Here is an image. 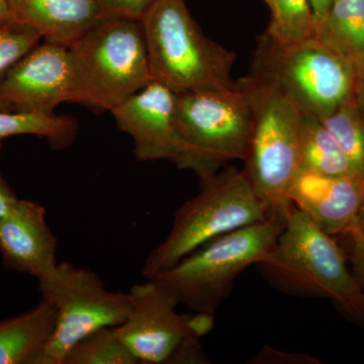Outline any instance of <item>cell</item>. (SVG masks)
<instances>
[{
    "label": "cell",
    "instance_id": "obj_1",
    "mask_svg": "<svg viewBox=\"0 0 364 364\" xmlns=\"http://www.w3.org/2000/svg\"><path fill=\"white\" fill-rule=\"evenodd\" d=\"M250 107L251 136L245 172L268 218L287 220L289 191L301 166L306 112L274 79L251 69L237 81Z\"/></svg>",
    "mask_w": 364,
    "mask_h": 364
},
{
    "label": "cell",
    "instance_id": "obj_2",
    "mask_svg": "<svg viewBox=\"0 0 364 364\" xmlns=\"http://www.w3.org/2000/svg\"><path fill=\"white\" fill-rule=\"evenodd\" d=\"M255 267L282 293L330 299L345 317L364 325V294L343 249L294 205L272 251Z\"/></svg>",
    "mask_w": 364,
    "mask_h": 364
},
{
    "label": "cell",
    "instance_id": "obj_3",
    "mask_svg": "<svg viewBox=\"0 0 364 364\" xmlns=\"http://www.w3.org/2000/svg\"><path fill=\"white\" fill-rule=\"evenodd\" d=\"M140 21L153 80L176 93L236 87V54L208 39L184 0H156Z\"/></svg>",
    "mask_w": 364,
    "mask_h": 364
},
{
    "label": "cell",
    "instance_id": "obj_4",
    "mask_svg": "<svg viewBox=\"0 0 364 364\" xmlns=\"http://www.w3.org/2000/svg\"><path fill=\"white\" fill-rule=\"evenodd\" d=\"M200 179L198 195L176 210L168 236L145 260L146 279L166 272L208 242L268 219L267 208L244 170L226 165Z\"/></svg>",
    "mask_w": 364,
    "mask_h": 364
},
{
    "label": "cell",
    "instance_id": "obj_5",
    "mask_svg": "<svg viewBox=\"0 0 364 364\" xmlns=\"http://www.w3.org/2000/svg\"><path fill=\"white\" fill-rule=\"evenodd\" d=\"M68 49L75 102L112 112L153 80L140 21L104 16Z\"/></svg>",
    "mask_w": 364,
    "mask_h": 364
},
{
    "label": "cell",
    "instance_id": "obj_6",
    "mask_svg": "<svg viewBox=\"0 0 364 364\" xmlns=\"http://www.w3.org/2000/svg\"><path fill=\"white\" fill-rule=\"evenodd\" d=\"M287 220L268 218L208 242L174 267L153 277L193 313L214 316L236 279L264 259Z\"/></svg>",
    "mask_w": 364,
    "mask_h": 364
},
{
    "label": "cell",
    "instance_id": "obj_7",
    "mask_svg": "<svg viewBox=\"0 0 364 364\" xmlns=\"http://www.w3.org/2000/svg\"><path fill=\"white\" fill-rule=\"evenodd\" d=\"M176 122L182 142L178 168L203 178L247 156L252 119L238 85L230 90L176 93Z\"/></svg>",
    "mask_w": 364,
    "mask_h": 364
},
{
    "label": "cell",
    "instance_id": "obj_8",
    "mask_svg": "<svg viewBox=\"0 0 364 364\" xmlns=\"http://www.w3.org/2000/svg\"><path fill=\"white\" fill-rule=\"evenodd\" d=\"M251 69L274 79L318 119L353 97L358 82L351 62L318 37L284 45L263 33Z\"/></svg>",
    "mask_w": 364,
    "mask_h": 364
},
{
    "label": "cell",
    "instance_id": "obj_9",
    "mask_svg": "<svg viewBox=\"0 0 364 364\" xmlns=\"http://www.w3.org/2000/svg\"><path fill=\"white\" fill-rule=\"evenodd\" d=\"M38 282L42 299L56 310V326L33 364L63 363L78 342L102 328L123 324L130 313V294L109 291L100 275L72 263H58Z\"/></svg>",
    "mask_w": 364,
    "mask_h": 364
},
{
    "label": "cell",
    "instance_id": "obj_10",
    "mask_svg": "<svg viewBox=\"0 0 364 364\" xmlns=\"http://www.w3.org/2000/svg\"><path fill=\"white\" fill-rule=\"evenodd\" d=\"M129 294L130 313L116 331L139 363H171L184 342L202 338L214 326V316L177 313L178 301L156 279L135 284Z\"/></svg>",
    "mask_w": 364,
    "mask_h": 364
},
{
    "label": "cell",
    "instance_id": "obj_11",
    "mask_svg": "<svg viewBox=\"0 0 364 364\" xmlns=\"http://www.w3.org/2000/svg\"><path fill=\"white\" fill-rule=\"evenodd\" d=\"M75 102L68 47L45 42L18 60L0 80V111L52 116L59 105Z\"/></svg>",
    "mask_w": 364,
    "mask_h": 364
},
{
    "label": "cell",
    "instance_id": "obj_12",
    "mask_svg": "<svg viewBox=\"0 0 364 364\" xmlns=\"http://www.w3.org/2000/svg\"><path fill=\"white\" fill-rule=\"evenodd\" d=\"M176 92L152 80L111 112L131 136L139 161L167 160L178 165L182 142L176 122Z\"/></svg>",
    "mask_w": 364,
    "mask_h": 364
},
{
    "label": "cell",
    "instance_id": "obj_13",
    "mask_svg": "<svg viewBox=\"0 0 364 364\" xmlns=\"http://www.w3.org/2000/svg\"><path fill=\"white\" fill-rule=\"evenodd\" d=\"M289 198L326 233L346 235L358 225L364 200V179L301 169L289 188Z\"/></svg>",
    "mask_w": 364,
    "mask_h": 364
},
{
    "label": "cell",
    "instance_id": "obj_14",
    "mask_svg": "<svg viewBox=\"0 0 364 364\" xmlns=\"http://www.w3.org/2000/svg\"><path fill=\"white\" fill-rule=\"evenodd\" d=\"M57 249L40 203L18 200L0 220V253L7 269L43 279L58 264Z\"/></svg>",
    "mask_w": 364,
    "mask_h": 364
},
{
    "label": "cell",
    "instance_id": "obj_15",
    "mask_svg": "<svg viewBox=\"0 0 364 364\" xmlns=\"http://www.w3.org/2000/svg\"><path fill=\"white\" fill-rule=\"evenodd\" d=\"M14 21L69 47L104 18L98 0H6Z\"/></svg>",
    "mask_w": 364,
    "mask_h": 364
},
{
    "label": "cell",
    "instance_id": "obj_16",
    "mask_svg": "<svg viewBox=\"0 0 364 364\" xmlns=\"http://www.w3.org/2000/svg\"><path fill=\"white\" fill-rule=\"evenodd\" d=\"M55 326L56 310L44 299L28 312L0 321V364H33Z\"/></svg>",
    "mask_w": 364,
    "mask_h": 364
},
{
    "label": "cell",
    "instance_id": "obj_17",
    "mask_svg": "<svg viewBox=\"0 0 364 364\" xmlns=\"http://www.w3.org/2000/svg\"><path fill=\"white\" fill-rule=\"evenodd\" d=\"M317 37L345 57L358 72L364 71V0H334L322 21Z\"/></svg>",
    "mask_w": 364,
    "mask_h": 364
},
{
    "label": "cell",
    "instance_id": "obj_18",
    "mask_svg": "<svg viewBox=\"0 0 364 364\" xmlns=\"http://www.w3.org/2000/svg\"><path fill=\"white\" fill-rule=\"evenodd\" d=\"M301 169L324 176L361 178L339 144L321 123L318 117L310 112H306L304 127Z\"/></svg>",
    "mask_w": 364,
    "mask_h": 364
},
{
    "label": "cell",
    "instance_id": "obj_19",
    "mask_svg": "<svg viewBox=\"0 0 364 364\" xmlns=\"http://www.w3.org/2000/svg\"><path fill=\"white\" fill-rule=\"evenodd\" d=\"M77 122L69 116H42L0 111V151L9 136H42L52 147L62 149L70 145L77 134Z\"/></svg>",
    "mask_w": 364,
    "mask_h": 364
},
{
    "label": "cell",
    "instance_id": "obj_20",
    "mask_svg": "<svg viewBox=\"0 0 364 364\" xmlns=\"http://www.w3.org/2000/svg\"><path fill=\"white\" fill-rule=\"evenodd\" d=\"M272 11L267 35L279 44L289 45L317 37V25L310 0H267Z\"/></svg>",
    "mask_w": 364,
    "mask_h": 364
},
{
    "label": "cell",
    "instance_id": "obj_21",
    "mask_svg": "<svg viewBox=\"0 0 364 364\" xmlns=\"http://www.w3.org/2000/svg\"><path fill=\"white\" fill-rule=\"evenodd\" d=\"M364 179V116L351 97L318 119Z\"/></svg>",
    "mask_w": 364,
    "mask_h": 364
},
{
    "label": "cell",
    "instance_id": "obj_22",
    "mask_svg": "<svg viewBox=\"0 0 364 364\" xmlns=\"http://www.w3.org/2000/svg\"><path fill=\"white\" fill-rule=\"evenodd\" d=\"M138 359L122 341L116 327H105L78 342L62 364H136Z\"/></svg>",
    "mask_w": 364,
    "mask_h": 364
},
{
    "label": "cell",
    "instance_id": "obj_23",
    "mask_svg": "<svg viewBox=\"0 0 364 364\" xmlns=\"http://www.w3.org/2000/svg\"><path fill=\"white\" fill-rule=\"evenodd\" d=\"M42 38L32 28L18 23L0 26V80Z\"/></svg>",
    "mask_w": 364,
    "mask_h": 364
},
{
    "label": "cell",
    "instance_id": "obj_24",
    "mask_svg": "<svg viewBox=\"0 0 364 364\" xmlns=\"http://www.w3.org/2000/svg\"><path fill=\"white\" fill-rule=\"evenodd\" d=\"M104 16H124L140 21L156 0H98Z\"/></svg>",
    "mask_w": 364,
    "mask_h": 364
},
{
    "label": "cell",
    "instance_id": "obj_25",
    "mask_svg": "<svg viewBox=\"0 0 364 364\" xmlns=\"http://www.w3.org/2000/svg\"><path fill=\"white\" fill-rule=\"evenodd\" d=\"M345 236L348 237L349 241H350L352 273L358 280L359 287L364 294V234L356 225Z\"/></svg>",
    "mask_w": 364,
    "mask_h": 364
},
{
    "label": "cell",
    "instance_id": "obj_26",
    "mask_svg": "<svg viewBox=\"0 0 364 364\" xmlns=\"http://www.w3.org/2000/svg\"><path fill=\"white\" fill-rule=\"evenodd\" d=\"M20 198L16 196L6 179L0 174V220L11 212Z\"/></svg>",
    "mask_w": 364,
    "mask_h": 364
},
{
    "label": "cell",
    "instance_id": "obj_27",
    "mask_svg": "<svg viewBox=\"0 0 364 364\" xmlns=\"http://www.w3.org/2000/svg\"><path fill=\"white\" fill-rule=\"evenodd\" d=\"M314 16L316 18V25L323 21L326 14L329 11L334 0H310Z\"/></svg>",
    "mask_w": 364,
    "mask_h": 364
},
{
    "label": "cell",
    "instance_id": "obj_28",
    "mask_svg": "<svg viewBox=\"0 0 364 364\" xmlns=\"http://www.w3.org/2000/svg\"><path fill=\"white\" fill-rule=\"evenodd\" d=\"M11 23H16V21L14 20L9 4L6 0H0V26Z\"/></svg>",
    "mask_w": 364,
    "mask_h": 364
},
{
    "label": "cell",
    "instance_id": "obj_29",
    "mask_svg": "<svg viewBox=\"0 0 364 364\" xmlns=\"http://www.w3.org/2000/svg\"><path fill=\"white\" fill-rule=\"evenodd\" d=\"M354 97H355V102L359 111H360L361 114L364 116V79L358 80Z\"/></svg>",
    "mask_w": 364,
    "mask_h": 364
},
{
    "label": "cell",
    "instance_id": "obj_30",
    "mask_svg": "<svg viewBox=\"0 0 364 364\" xmlns=\"http://www.w3.org/2000/svg\"><path fill=\"white\" fill-rule=\"evenodd\" d=\"M358 226L360 231L364 234V200L361 205L360 212H359L358 218Z\"/></svg>",
    "mask_w": 364,
    "mask_h": 364
},
{
    "label": "cell",
    "instance_id": "obj_31",
    "mask_svg": "<svg viewBox=\"0 0 364 364\" xmlns=\"http://www.w3.org/2000/svg\"><path fill=\"white\" fill-rule=\"evenodd\" d=\"M361 79H364V71H363V77H361L360 79H359V80H361Z\"/></svg>",
    "mask_w": 364,
    "mask_h": 364
},
{
    "label": "cell",
    "instance_id": "obj_32",
    "mask_svg": "<svg viewBox=\"0 0 364 364\" xmlns=\"http://www.w3.org/2000/svg\"><path fill=\"white\" fill-rule=\"evenodd\" d=\"M263 1H264V2H265V1H267V0H263Z\"/></svg>",
    "mask_w": 364,
    "mask_h": 364
}]
</instances>
